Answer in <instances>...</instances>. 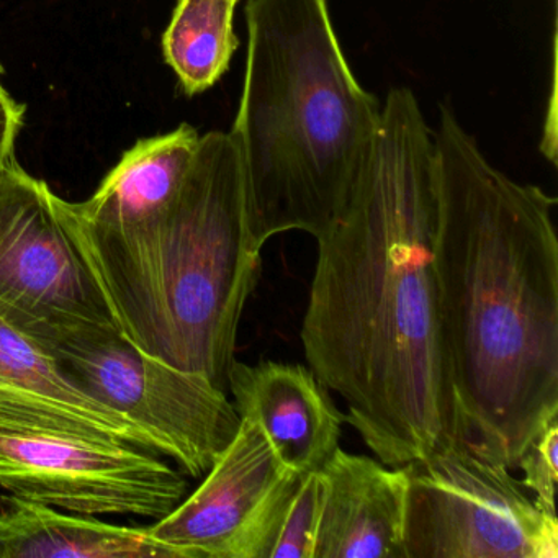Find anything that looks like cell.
I'll list each match as a JSON object with an SVG mask.
<instances>
[{
  "instance_id": "ba28073f",
  "label": "cell",
  "mask_w": 558,
  "mask_h": 558,
  "mask_svg": "<svg viewBox=\"0 0 558 558\" xmlns=\"http://www.w3.org/2000/svg\"><path fill=\"white\" fill-rule=\"evenodd\" d=\"M54 195L15 156L0 168V319L35 344L77 326L116 325Z\"/></svg>"
},
{
  "instance_id": "277c9868",
  "label": "cell",
  "mask_w": 558,
  "mask_h": 558,
  "mask_svg": "<svg viewBox=\"0 0 558 558\" xmlns=\"http://www.w3.org/2000/svg\"><path fill=\"white\" fill-rule=\"evenodd\" d=\"M243 93L231 135L246 178L257 243L339 217L380 125L359 84L328 0H250Z\"/></svg>"
},
{
  "instance_id": "7a4b0ae2",
  "label": "cell",
  "mask_w": 558,
  "mask_h": 558,
  "mask_svg": "<svg viewBox=\"0 0 558 558\" xmlns=\"http://www.w3.org/2000/svg\"><path fill=\"white\" fill-rule=\"evenodd\" d=\"M433 133L434 269L460 442L512 470L558 420L557 198L493 166L449 107Z\"/></svg>"
},
{
  "instance_id": "d6986e66",
  "label": "cell",
  "mask_w": 558,
  "mask_h": 558,
  "mask_svg": "<svg viewBox=\"0 0 558 558\" xmlns=\"http://www.w3.org/2000/svg\"><path fill=\"white\" fill-rule=\"evenodd\" d=\"M4 74V66H2V61H0V76Z\"/></svg>"
},
{
  "instance_id": "4fadbf2b",
  "label": "cell",
  "mask_w": 558,
  "mask_h": 558,
  "mask_svg": "<svg viewBox=\"0 0 558 558\" xmlns=\"http://www.w3.org/2000/svg\"><path fill=\"white\" fill-rule=\"evenodd\" d=\"M194 126L140 140L84 202L54 195L64 230L87 236H110L136 230L158 217L178 194L197 151Z\"/></svg>"
},
{
  "instance_id": "9a60e30c",
  "label": "cell",
  "mask_w": 558,
  "mask_h": 558,
  "mask_svg": "<svg viewBox=\"0 0 558 558\" xmlns=\"http://www.w3.org/2000/svg\"><path fill=\"white\" fill-rule=\"evenodd\" d=\"M236 0H179L162 37V51L187 96L205 93L230 68L238 50Z\"/></svg>"
},
{
  "instance_id": "52a82bcc",
  "label": "cell",
  "mask_w": 558,
  "mask_h": 558,
  "mask_svg": "<svg viewBox=\"0 0 558 558\" xmlns=\"http://www.w3.org/2000/svg\"><path fill=\"white\" fill-rule=\"evenodd\" d=\"M0 488L86 515H168L191 493L166 457L130 444L0 427Z\"/></svg>"
},
{
  "instance_id": "2e32d148",
  "label": "cell",
  "mask_w": 558,
  "mask_h": 558,
  "mask_svg": "<svg viewBox=\"0 0 558 558\" xmlns=\"http://www.w3.org/2000/svg\"><path fill=\"white\" fill-rule=\"evenodd\" d=\"M325 502L322 470L300 475L280 519L269 558H315Z\"/></svg>"
},
{
  "instance_id": "8fae6325",
  "label": "cell",
  "mask_w": 558,
  "mask_h": 558,
  "mask_svg": "<svg viewBox=\"0 0 558 558\" xmlns=\"http://www.w3.org/2000/svg\"><path fill=\"white\" fill-rule=\"evenodd\" d=\"M227 388L240 417L256 424L299 475L318 472L341 447L345 414L308 365L234 361Z\"/></svg>"
},
{
  "instance_id": "ac0fdd59",
  "label": "cell",
  "mask_w": 558,
  "mask_h": 558,
  "mask_svg": "<svg viewBox=\"0 0 558 558\" xmlns=\"http://www.w3.org/2000/svg\"><path fill=\"white\" fill-rule=\"evenodd\" d=\"M25 107L11 96L0 81V168L14 158L15 143L24 126Z\"/></svg>"
},
{
  "instance_id": "6da1fadb",
  "label": "cell",
  "mask_w": 558,
  "mask_h": 558,
  "mask_svg": "<svg viewBox=\"0 0 558 558\" xmlns=\"http://www.w3.org/2000/svg\"><path fill=\"white\" fill-rule=\"evenodd\" d=\"M434 225V133L413 90L395 87L344 208L316 240L300 331L345 423L390 466L460 442Z\"/></svg>"
},
{
  "instance_id": "9c48e42d",
  "label": "cell",
  "mask_w": 558,
  "mask_h": 558,
  "mask_svg": "<svg viewBox=\"0 0 558 558\" xmlns=\"http://www.w3.org/2000/svg\"><path fill=\"white\" fill-rule=\"evenodd\" d=\"M240 420L198 488L148 525L174 558H269L300 475L277 457L256 424Z\"/></svg>"
},
{
  "instance_id": "8992f818",
  "label": "cell",
  "mask_w": 558,
  "mask_h": 558,
  "mask_svg": "<svg viewBox=\"0 0 558 558\" xmlns=\"http://www.w3.org/2000/svg\"><path fill=\"white\" fill-rule=\"evenodd\" d=\"M407 558H558L557 514L463 442L407 463Z\"/></svg>"
},
{
  "instance_id": "7c38bea8",
  "label": "cell",
  "mask_w": 558,
  "mask_h": 558,
  "mask_svg": "<svg viewBox=\"0 0 558 558\" xmlns=\"http://www.w3.org/2000/svg\"><path fill=\"white\" fill-rule=\"evenodd\" d=\"M322 475L325 502L315 558H407V466L339 447Z\"/></svg>"
},
{
  "instance_id": "e0dca14e",
  "label": "cell",
  "mask_w": 558,
  "mask_h": 558,
  "mask_svg": "<svg viewBox=\"0 0 558 558\" xmlns=\"http://www.w3.org/2000/svg\"><path fill=\"white\" fill-rule=\"evenodd\" d=\"M515 469H521L522 488L532 496L535 505L545 512L555 511V493L558 482V420L551 421L519 457Z\"/></svg>"
},
{
  "instance_id": "ffe728a7",
  "label": "cell",
  "mask_w": 558,
  "mask_h": 558,
  "mask_svg": "<svg viewBox=\"0 0 558 558\" xmlns=\"http://www.w3.org/2000/svg\"><path fill=\"white\" fill-rule=\"evenodd\" d=\"M236 2H240V0H236Z\"/></svg>"
},
{
  "instance_id": "5bb4252c",
  "label": "cell",
  "mask_w": 558,
  "mask_h": 558,
  "mask_svg": "<svg viewBox=\"0 0 558 558\" xmlns=\"http://www.w3.org/2000/svg\"><path fill=\"white\" fill-rule=\"evenodd\" d=\"M0 558H174L146 527L110 524L27 499L4 496Z\"/></svg>"
},
{
  "instance_id": "30bf717a",
  "label": "cell",
  "mask_w": 558,
  "mask_h": 558,
  "mask_svg": "<svg viewBox=\"0 0 558 558\" xmlns=\"http://www.w3.org/2000/svg\"><path fill=\"white\" fill-rule=\"evenodd\" d=\"M0 427L116 440L171 459L155 434L84 393L48 352L2 319Z\"/></svg>"
},
{
  "instance_id": "3957f363",
  "label": "cell",
  "mask_w": 558,
  "mask_h": 558,
  "mask_svg": "<svg viewBox=\"0 0 558 558\" xmlns=\"http://www.w3.org/2000/svg\"><path fill=\"white\" fill-rule=\"evenodd\" d=\"M68 236L132 344L227 388L263 253L230 132L201 136L181 189L148 223L110 236Z\"/></svg>"
},
{
  "instance_id": "5b68a950",
  "label": "cell",
  "mask_w": 558,
  "mask_h": 558,
  "mask_svg": "<svg viewBox=\"0 0 558 558\" xmlns=\"http://www.w3.org/2000/svg\"><path fill=\"white\" fill-rule=\"evenodd\" d=\"M37 345L84 393L161 439L192 478L205 476L240 427L223 388L145 354L117 325L77 326Z\"/></svg>"
}]
</instances>
